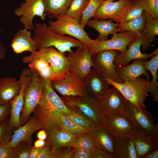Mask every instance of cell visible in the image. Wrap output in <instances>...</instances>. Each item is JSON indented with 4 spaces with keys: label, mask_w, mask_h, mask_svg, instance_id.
<instances>
[{
    "label": "cell",
    "mask_w": 158,
    "mask_h": 158,
    "mask_svg": "<svg viewBox=\"0 0 158 158\" xmlns=\"http://www.w3.org/2000/svg\"><path fill=\"white\" fill-rule=\"evenodd\" d=\"M28 66L32 70L37 72L42 78L51 82L61 80L66 76L55 72L49 63L42 59L34 60L28 63Z\"/></svg>",
    "instance_id": "83f0119b"
},
{
    "label": "cell",
    "mask_w": 158,
    "mask_h": 158,
    "mask_svg": "<svg viewBox=\"0 0 158 158\" xmlns=\"http://www.w3.org/2000/svg\"><path fill=\"white\" fill-rule=\"evenodd\" d=\"M140 34H141L123 31L112 35L110 39L104 41L95 40L92 46L89 48V54L92 57L97 53L106 50H116L123 52L127 49L128 45Z\"/></svg>",
    "instance_id": "9c48e42d"
},
{
    "label": "cell",
    "mask_w": 158,
    "mask_h": 158,
    "mask_svg": "<svg viewBox=\"0 0 158 158\" xmlns=\"http://www.w3.org/2000/svg\"><path fill=\"white\" fill-rule=\"evenodd\" d=\"M119 52L117 50H110L97 53L92 56V68L105 78L116 82L123 83L124 81L115 71L116 65L114 63V58Z\"/></svg>",
    "instance_id": "7c38bea8"
},
{
    "label": "cell",
    "mask_w": 158,
    "mask_h": 158,
    "mask_svg": "<svg viewBox=\"0 0 158 158\" xmlns=\"http://www.w3.org/2000/svg\"><path fill=\"white\" fill-rule=\"evenodd\" d=\"M105 0H89L80 22L83 28H85L87 22L93 17L97 8Z\"/></svg>",
    "instance_id": "8d00e7d4"
},
{
    "label": "cell",
    "mask_w": 158,
    "mask_h": 158,
    "mask_svg": "<svg viewBox=\"0 0 158 158\" xmlns=\"http://www.w3.org/2000/svg\"><path fill=\"white\" fill-rule=\"evenodd\" d=\"M62 100L70 109L83 115L97 126L104 118L95 99L88 93L82 96H62Z\"/></svg>",
    "instance_id": "5b68a950"
},
{
    "label": "cell",
    "mask_w": 158,
    "mask_h": 158,
    "mask_svg": "<svg viewBox=\"0 0 158 158\" xmlns=\"http://www.w3.org/2000/svg\"><path fill=\"white\" fill-rule=\"evenodd\" d=\"M41 148L32 146L29 155V158H38Z\"/></svg>",
    "instance_id": "681fc988"
},
{
    "label": "cell",
    "mask_w": 158,
    "mask_h": 158,
    "mask_svg": "<svg viewBox=\"0 0 158 158\" xmlns=\"http://www.w3.org/2000/svg\"><path fill=\"white\" fill-rule=\"evenodd\" d=\"M112 19L100 20L90 19L86 25L97 31L99 35L96 39L99 41H104L108 39V36L114 35L118 32V28L120 24L112 22Z\"/></svg>",
    "instance_id": "484cf974"
},
{
    "label": "cell",
    "mask_w": 158,
    "mask_h": 158,
    "mask_svg": "<svg viewBox=\"0 0 158 158\" xmlns=\"http://www.w3.org/2000/svg\"><path fill=\"white\" fill-rule=\"evenodd\" d=\"M146 20L142 13L130 20L120 24L118 32L129 31L142 34L145 26Z\"/></svg>",
    "instance_id": "d6a6232c"
},
{
    "label": "cell",
    "mask_w": 158,
    "mask_h": 158,
    "mask_svg": "<svg viewBox=\"0 0 158 158\" xmlns=\"http://www.w3.org/2000/svg\"><path fill=\"white\" fill-rule=\"evenodd\" d=\"M83 81L87 92L95 99L102 97L111 88L105 77L92 68Z\"/></svg>",
    "instance_id": "d6986e66"
},
{
    "label": "cell",
    "mask_w": 158,
    "mask_h": 158,
    "mask_svg": "<svg viewBox=\"0 0 158 158\" xmlns=\"http://www.w3.org/2000/svg\"><path fill=\"white\" fill-rule=\"evenodd\" d=\"M61 128L78 136L89 133L91 128L80 126L71 120L66 116L60 115Z\"/></svg>",
    "instance_id": "836d02e7"
},
{
    "label": "cell",
    "mask_w": 158,
    "mask_h": 158,
    "mask_svg": "<svg viewBox=\"0 0 158 158\" xmlns=\"http://www.w3.org/2000/svg\"><path fill=\"white\" fill-rule=\"evenodd\" d=\"M10 46L16 54L25 51L33 53L37 50L30 32L25 28L18 30L11 41Z\"/></svg>",
    "instance_id": "cb8c5ba5"
},
{
    "label": "cell",
    "mask_w": 158,
    "mask_h": 158,
    "mask_svg": "<svg viewBox=\"0 0 158 158\" xmlns=\"http://www.w3.org/2000/svg\"><path fill=\"white\" fill-rule=\"evenodd\" d=\"M73 149L71 147L50 149V158H71Z\"/></svg>",
    "instance_id": "7bdbcfd3"
},
{
    "label": "cell",
    "mask_w": 158,
    "mask_h": 158,
    "mask_svg": "<svg viewBox=\"0 0 158 158\" xmlns=\"http://www.w3.org/2000/svg\"><path fill=\"white\" fill-rule=\"evenodd\" d=\"M15 15L20 17V21L24 28L28 30L34 29L33 20L37 16L43 20H46L43 0H24V2L14 11Z\"/></svg>",
    "instance_id": "4fadbf2b"
},
{
    "label": "cell",
    "mask_w": 158,
    "mask_h": 158,
    "mask_svg": "<svg viewBox=\"0 0 158 158\" xmlns=\"http://www.w3.org/2000/svg\"><path fill=\"white\" fill-rule=\"evenodd\" d=\"M89 1V0H72L65 14L77 19L80 22Z\"/></svg>",
    "instance_id": "d590c367"
},
{
    "label": "cell",
    "mask_w": 158,
    "mask_h": 158,
    "mask_svg": "<svg viewBox=\"0 0 158 158\" xmlns=\"http://www.w3.org/2000/svg\"><path fill=\"white\" fill-rule=\"evenodd\" d=\"M89 133L95 148L103 150L114 155L115 145L114 138L101 126H97L91 128Z\"/></svg>",
    "instance_id": "ffe728a7"
},
{
    "label": "cell",
    "mask_w": 158,
    "mask_h": 158,
    "mask_svg": "<svg viewBox=\"0 0 158 158\" xmlns=\"http://www.w3.org/2000/svg\"><path fill=\"white\" fill-rule=\"evenodd\" d=\"M92 158H115L114 155L99 149L95 148L93 152Z\"/></svg>",
    "instance_id": "7dc6e473"
},
{
    "label": "cell",
    "mask_w": 158,
    "mask_h": 158,
    "mask_svg": "<svg viewBox=\"0 0 158 158\" xmlns=\"http://www.w3.org/2000/svg\"><path fill=\"white\" fill-rule=\"evenodd\" d=\"M42 79L43 87L42 98L33 113L39 120L47 135L61 128V115L67 116L70 110L54 91L52 82Z\"/></svg>",
    "instance_id": "6da1fadb"
},
{
    "label": "cell",
    "mask_w": 158,
    "mask_h": 158,
    "mask_svg": "<svg viewBox=\"0 0 158 158\" xmlns=\"http://www.w3.org/2000/svg\"><path fill=\"white\" fill-rule=\"evenodd\" d=\"M158 158V149L151 152L144 157V158Z\"/></svg>",
    "instance_id": "db71d44e"
},
{
    "label": "cell",
    "mask_w": 158,
    "mask_h": 158,
    "mask_svg": "<svg viewBox=\"0 0 158 158\" xmlns=\"http://www.w3.org/2000/svg\"><path fill=\"white\" fill-rule=\"evenodd\" d=\"M6 51V48L0 41V61L4 58Z\"/></svg>",
    "instance_id": "816d5d0a"
},
{
    "label": "cell",
    "mask_w": 158,
    "mask_h": 158,
    "mask_svg": "<svg viewBox=\"0 0 158 158\" xmlns=\"http://www.w3.org/2000/svg\"><path fill=\"white\" fill-rule=\"evenodd\" d=\"M46 143V140L38 139L35 142L34 146L37 148H42L45 145Z\"/></svg>",
    "instance_id": "f5cc1de1"
},
{
    "label": "cell",
    "mask_w": 158,
    "mask_h": 158,
    "mask_svg": "<svg viewBox=\"0 0 158 158\" xmlns=\"http://www.w3.org/2000/svg\"><path fill=\"white\" fill-rule=\"evenodd\" d=\"M78 137L60 128L47 135L46 142L50 149H56L71 147Z\"/></svg>",
    "instance_id": "4316f807"
},
{
    "label": "cell",
    "mask_w": 158,
    "mask_h": 158,
    "mask_svg": "<svg viewBox=\"0 0 158 158\" xmlns=\"http://www.w3.org/2000/svg\"><path fill=\"white\" fill-rule=\"evenodd\" d=\"M71 146L75 149H83L92 151L95 148L89 133L78 136Z\"/></svg>",
    "instance_id": "74e56055"
},
{
    "label": "cell",
    "mask_w": 158,
    "mask_h": 158,
    "mask_svg": "<svg viewBox=\"0 0 158 158\" xmlns=\"http://www.w3.org/2000/svg\"><path fill=\"white\" fill-rule=\"evenodd\" d=\"M105 0L106 1H114L115 0Z\"/></svg>",
    "instance_id": "11a10c76"
},
{
    "label": "cell",
    "mask_w": 158,
    "mask_h": 158,
    "mask_svg": "<svg viewBox=\"0 0 158 158\" xmlns=\"http://www.w3.org/2000/svg\"><path fill=\"white\" fill-rule=\"evenodd\" d=\"M32 36L37 50L53 47L58 51L64 54L71 52L73 48L85 45L76 39L58 34L49 30L45 24L36 23L34 25Z\"/></svg>",
    "instance_id": "7a4b0ae2"
},
{
    "label": "cell",
    "mask_w": 158,
    "mask_h": 158,
    "mask_svg": "<svg viewBox=\"0 0 158 158\" xmlns=\"http://www.w3.org/2000/svg\"><path fill=\"white\" fill-rule=\"evenodd\" d=\"M105 78L110 85L117 89L132 104L140 109H146L144 102L148 96L149 79L139 77L126 80L120 83Z\"/></svg>",
    "instance_id": "3957f363"
},
{
    "label": "cell",
    "mask_w": 158,
    "mask_h": 158,
    "mask_svg": "<svg viewBox=\"0 0 158 158\" xmlns=\"http://www.w3.org/2000/svg\"><path fill=\"white\" fill-rule=\"evenodd\" d=\"M95 100L104 117L119 114L126 116V100L114 87L113 86L102 97Z\"/></svg>",
    "instance_id": "8fae6325"
},
{
    "label": "cell",
    "mask_w": 158,
    "mask_h": 158,
    "mask_svg": "<svg viewBox=\"0 0 158 158\" xmlns=\"http://www.w3.org/2000/svg\"><path fill=\"white\" fill-rule=\"evenodd\" d=\"M133 0H119L115 2L105 0L97 8L93 17L100 20L111 19L121 24L124 22L125 15Z\"/></svg>",
    "instance_id": "5bb4252c"
},
{
    "label": "cell",
    "mask_w": 158,
    "mask_h": 158,
    "mask_svg": "<svg viewBox=\"0 0 158 158\" xmlns=\"http://www.w3.org/2000/svg\"><path fill=\"white\" fill-rule=\"evenodd\" d=\"M138 158H142L158 149V139L135 128L132 135Z\"/></svg>",
    "instance_id": "44dd1931"
},
{
    "label": "cell",
    "mask_w": 158,
    "mask_h": 158,
    "mask_svg": "<svg viewBox=\"0 0 158 158\" xmlns=\"http://www.w3.org/2000/svg\"><path fill=\"white\" fill-rule=\"evenodd\" d=\"M52 84L62 96H82L87 93L83 80L70 71L63 79L52 82Z\"/></svg>",
    "instance_id": "ac0fdd59"
},
{
    "label": "cell",
    "mask_w": 158,
    "mask_h": 158,
    "mask_svg": "<svg viewBox=\"0 0 158 158\" xmlns=\"http://www.w3.org/2000/svg\"><path fill=\"white\" fill-rule=\"evenodd\" d=\"M43 129L41 123L34 115L30 116L27 122L17 129L13 130V134L8 143L12 148L19 142L32 137L36 131Z\"/></svg>",
    "instance_id": "7402d4cb"
},
{
    "label": "cell",
    "mask_w": 158,
    "mask_h": 158,
    "mask_svg": "<svg viewBox=\"0 0 158 158\" xmlns=\"http://www.w3.org/2000/svg\"><path fill=\"white\" fill-rule=\"evenodd\" d=\"M70 110V113L66 116L77 125L83 127L90 128L97 126L83 115Z\"/></svg>",
    "instance_id": "f35d334b"
},
{
    "label": "cell",
    "mask_w": 158,
    "mask_h": 158,
    "mask_svg": "<svg viewBox=\"0 0 158 158\" xmlns=\"http://www.w3.org/2000/svg\"><path fill=\"white\" fill-rule=\"evenodd\" d=\"M37 136L38 139L45 140L47 139V134L45 130L41 129L37 133Z\"/></svg>",
    "instance_id": "f907efd6"
},
{
    "label": "cell",
    "mask_w": 158,
    "mask_h": 158,
    "mask_svg": "<svg viewBox=\"0 0 158 158\" xmlns=\"http://www.w3.org/2000/svg\"><path fill=\"white\" fill-rule=\"evenodd\" d=\"M93 151L83 149L73 148L71 158H92Z\"/></svg>",
    "instance_id": "ee69618b"
},
{
    "label": "cell",
    "mask_w": 158,
    "mask_h": 158,
    "mask_svg": "<svg viewBox=\"0 0 158 158\" xmlns=\"http://www.w3.org/2000/svg\"><path fill=\"white\" fill-rule=\"evenodd\" d=\"M13 130L9 124V118L0 124V144L10 141Z\"/></svg>",
    "instance_id": "60d3db41"
},
{
    "label": "cell",
    "mask_w": 158,
    "mask_h": 158,
    "mask_svg": "<svg viewBox=\"0 0 158 158\" xmlns=\"http://www.w3.org/2000/svg\"><path fill=\"white\" fill-rule=\"evenodd\" d=\"M146 23L141 34L142 36L149 42H155L157 41L156 36L158 35V18H154L143 11Z\"/></svg>",
    "instance_id": "1f68e13d"
},
{
    "label": "cell",
    "mask_w": 158,
    "mask_h": 158,
    "mask_svg": "<svg viewBox=\"0 0 158 158\" xmlns=\"http://www.w3.org/2000/svg\"><path fill=\"white\" fill-rule=\"evenodd\" d=\"M101 126L116 138L132 137L135 129L128 118L123 114L104 116Z\"/></svg>",
    "instance_id": "2e32d148"
},
{
    "label": "cell",
    "mask_w": 158,
    "mask_h": 158,
    "mask_svg": "<svg viewBox=\"0 0 158 158\" xmlns=\"http://www.w3.org/2000/svg\"><path fill=\"white\" fill-rule=\"evenodd\" d=\"M114 138L115 158H138L132 136Z\"/></svg>",
    "instance_id": "f1b7e54d"
},
{
    "label": "cell",
    "mask_w": 158,
    "mask_h": 158,
    "mask_svg": "<svg viewBox=\"0 0 158 158\" xmlns=\"http://www.w3.org/2000/svg\"><path fill=\"white\" fill-rule=\"evenodd\" d=\"M32 142L31 137L18 143L12 148L10 158H29Z\"/></svg>",
    "instance_id": "e575fe53"
},
{
    "label": "cell",
    "mask_w": 158,
    "mask_h": 158,
    "mask_svg": "<svg viewBox=\"0 0 158 158\" xmlns=\"http://www.w3.org/2000/svg\"><path fill=\"white\" fill-rule=\"evenodd\" d=\"M72 0H43L45 13L50 19L65 14Z\"/></svg>",
    "instance_id": "f546056e"
},
{
    "label": "cell",
    "mask_w": 158,
    "mask_h": 158,
    "mask_svg": "<svg viewBox=\"0 0 158 158\" xmlns=\"http://www.w3.org/2000/svg\"><path fill=\"white\" fill-rule=\"evenodd\" d=\"M48 27L58 34L68 35L76 39L89 48L94 41L89 37L79 21L65 14L59 16L55 21L49 20Z\"/></svg>",
    "instance_id": "277c9868"
},
{
    "label": "cell",
    "mask_w": 158,
    "mask_h": 158,
    "mask_svg": "<svg viewBox=\"0 0 158 158\" xmlns=\"http://www.w3.org/2000/svg\"><path fill=\"white\" fill-rule=\"evenodd\" d=\"M10 103L0 105V124L10 116Z\"/></svg>",
    "instance_id": "f6af8a7d"
},
{
    "label": "cell",
    "mask_w": 158,
    "mask_h": 158,
    "mask_svg": "<svg viewBox=\"0 0 158 158\" xmlns=\"http://www.w3.org/2000/svg\"><path fill=\"white\" fill-rule=\"evenodd\" d=\"M32 79L24 93V104L20 116L21 126L28 121L30 116L42 98L43 87L42 78L36 72L32 70Z\"/></svg>",
    "instance_id": "52a82bcc"
},
{
    "label": "cell",
    "mask_w": 158,
    "mask_h": 158,
    "mask_svg": "<svg viewBox=\"0 0 158 158\" xmlns=\"http://www.w3.org/2000/svg\"><path fill=\"white\" fill-rule=\"evenodd\" d=\"M144 11L154 18H158V0H136Z\"/></svg>",
    "instance_id": "ab89813d"
},
{
    "label": "cell",
    "mask_w": 158,
    "mask_h": 158,
    "mask_svg": "<svg viewBox=\"0 0 158 158\" xmlns=\"http://www.w3.org/2000/svg\"><path fill=\"white\" fill-rule=\"evenodd\" d=\"M125 111L135 129L158 139V125L154 123L150 112L146 109H139L127 100Z\"/></svg>",
    "instance_id": "ba28073f"
},
{
    "label": "cell",
    "mask_w": 158,
    "mask_h": 158,
    "mask_svg": "<svg viewBox=\"0 0 158 158\" xmlns=\"http://www.w3.org/2000/svg\"><path fill=\"white\" fill-rule=\"evenodd\" d=\"M42 59L47 61L54 71L66 75L70 72V64L67 56L53 47L41 48L22 58L23 63H29L34 60Z\"/></svg>",
    "instance_id": "8992f818"
},
{
    "label": "cell",
    "mask_w": 158,
    "mask_h": 158,
    "mask_svg": "<svg viewBox=\"0 0 158 158\" xmlns=\"http://www.w3.org/2000/svg\"><path fill=\"white\" fill-rule=\"evenodd\" d=\"M151 59L146 61L145 63L146 69L150 71L152 75V79L149 81L148 86V92L155 101H158V76L157 71L158 68V53L152 57Z\"/></svg>",
    "instance_id": "4dcf8cb0"
},
{
    "label": "cell",
    "mask_w": 158,
    "mask_h": 158,
    "mask_svg": "<svg viewBox=\"0 0 158 158\" xmlns=\"http://www.w3.org/2000/svg\"><path fill=\"white\" fill-rule=\"evenodd\" d=\"M32 77V74L27 71L21 72L19 77L20 84V92L16 97L10 102L11 109L9 124L13 130L21 126L20 116L24 104V93Z\"/></svg>",
    "instance_id": "e0dca14e"
},
{
    "label": "cell",
    "mask_w": 158,
    "mask_h": 158,
    "mask_svg": "<svg viewBox=\"0 0 158 158\" xmlns=\"http://www.w3.org/2000/svg\"><path fill=\"white\" fill-rule=\"evenodd\" d=\"M143 11V7L136 0H133L131 6L125 15L124 22L128 21L139 16L142 13Z\"/></svg>",
    "instance_id": "b9f144b4"
},
{
    "label": "cell",
    "mask_w": 158,
    "mask_h": 158,
    "mask_svg": "<svg viewBox=\"0 0 158 158\" xmlns=\"http://www.w3.org/2000/svg\"><path fill=\"white\" fill-rule=\"evenodd\" d=\"M77 48L75 51L68 53L70 71L83 80L93 66L92 58L88 47L84 45Z\"/></svg>",
    "instance_id": "9a60e30c"
},
{
    "label": "cell",
    "mask_w": 158,
    "mask_h": 158,
    "mask_svg": "<svg viewBox=\"0 0 158 158\" xmlns=\"http://www.w3.org/2000/svg\"><path fill=\"white\" fill-rule=\"evenodd\" d=\"M12 148L8 142L0 144V158H10Z\"/></svg>",
    "instance_id": "bcb514c9"
},
{
    "label": "cell",
    "mask_w": 158,
    "mask_h": 158,
    "mask_svg": "<svg viewBox=\"0 0 158 158\" xmlns=\"http://www.w3.org/2000/svg\"><path fill=\"white\" fill-rule=\"evenodd\" d=\"M147 60L137 59L126 66L116 65L115 71L119 77L123 81L140 77L144 75L146 78L149 79V75L145 67Z\"/></svg>",
    "instance_id": "603a6c76"
},
{
    "label": "cell",
    "mask_w": 158,
    "mask_h": 158,
    "mask_svg": "<svg viewBox=\"0 0 158 158\" xmlns=\"http://www.w3.org/2000/svg\"><path fill=\"white\" fill-rule=\"evenodd\" d=\"M21 86L19 80L14 77L0 79V105L10 102L19 94Z\"/></svg>",
    "instance_id": "d4e9b609"
},
{
    "label": "cell",
    "mask_w": 158,
    "mask_h": 158,
    "mask_svg": "<svg viewBox=\"0 0 158 158\" xmlns=\"http://www.w3.org/2000/svg\"><path fill=\"white\" fill-rule=\"evenodd\" d=\"M143 51L148 49L150 46V42L145 39L141 34L139 35L128 46V48L123 52H119L116 56L114 63L118 66H126L130 61L137 59L146 60L155 54L158 53V49L150 54L143 53L140 51V48Z\"/></svg>",
    "instance_id": "30bf717a"
},
{
    "label": "cell",
    "mask_w": 158,
    "mask_h": 158,
    "mask_svg": "<svg viewBox=\"0 0 158 158\" xmlns=\"http://www.w3.org/2000/svg\"><path fill=\"white\" fill-rule=\"evenodd\" d=\"M50 148L46 143L41 148L38 158H50Z\"/></svg>",
    "instance_id": "c3c4849f"
}]
</instances>
